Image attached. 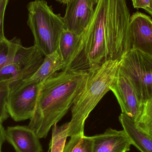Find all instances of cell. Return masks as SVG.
Returning a JSON list of instances; mask_svg holds the SVG:
<instances>
[{"instance_id":"cell-4","label":"cell","mask_w":152,"mask_h":152,"mask_svg":"<svg viewBox=\"0 0 152 152\" xmlns=\"http://www.w3.org/2000/svg\"><path fill=\"white\" fill-rule=\"evenodd\" d=\"M27 25L34 39V46L44 56L56 51L62 31L63 17L56 14L45 0H35L27 6Z\"/></svg>"},{"instance_id":"cell-6","label":"cell","mask_w":152,"mask_h":152,"mask_svg":"<svg viewBox=\"0 0 152 152\" xmlns=\"http://www.w3.org/2000/svg\"><path fill=\"white\" fill-rule=\"evenodd\" d=\"M41 86L24 81L11 83L7 110L15 121L30 119L33 117Z\"/></svg>"},{"instance_id":"cell-7","label":"cell","mask_w":152,"mask_h":152,"mask_svg":"<svg viewBox=\"0 0 152 152\" xmlns=\"http://www.w3.org/2000/svg\"><path fill=\"white\" fill-rule=\"evenodd\" d=\"M44 56L34 45L25 47L21 45L12 61L0 70V80L10 79L13 82L28 79L39 68Z\"/></svg>"},{"instance_id":"cell-23","label":"cell","mask_w":152,"mask_h":152,"mask_svg":"<svg viewBox=\"0 0 152 152\" xmlns=\"http://www.w3.org/2000/svg\"><path fill=\"white\" fill-rule=\"evenodd\" d=\"M2 123V122L0 121V152H1L2 145L5 140V130H4Z\"/></svg>"},{"instance_id":"cell-13","label":"cell","mask_w":152,"mask_h":152,"mask_svg":"<svg viewBox=\"0 0 152 152\" xmlns=\"http://www.w3.org/2000/svg\"><path fill=\"white\" fill-rule=\"evenodd\" d=\"M119 120L132 145L141 152H152V137L140 130L135 122L126 114L121 113Z\"/></svg>"},{"instance_id":"cell-1","label":"cell","mask_w":152,"mask_h":152,"mask_svg":"<svg viewBox=\"0 0 152 152\" xmlns=\"http://www.w3.org/2000/svg\"><path fill=\"white\" fill-rule=\"evenodd\" d=\"M127 8L126 0H98L88 25L80 35L75 57L65 71L88 72L109 60L124 30Z\"/></svg>"},{"instance_id":"cell-24","label":"cell","mask_w":152,"mask_h":152,"mask_svg":"<svg viewBox=\"0 0 152 152\" xmlns=\"http://www.w3.org/2000/svg\"><path fill=\"white\" fill-rule=\"evenodd\" d=\"M72 0H56L58 2L60 3L61 4H67L70 1Z\"/></svg>"},{"instance_id":"cell-18","label":"cell","mask_w":152,"mask_h":152,"mask_svg":"<svg viewBox=\"0 0 152 152\" xmlns=\"http://www.w3.org/2000/svg\"><path fill=\"white\" fill-rule=\"evenodd\" d=\"M70 138L63 152H93L92 137L76 136Z\"/></svg>"},{"instance_id":"cell-8","label":"cell","mask_w":152,"mask_h":152,"mask_svg":"<svg viewBox=\"0 0 152 152\" xmlns=\"http://www.w3.org/2000/svg\"><path fill=\"white\" fill-rule=\"evenodd\" d=\"M110 90L116 96L121 108V113L137 122L142 114L143 105L128 80L118 72Z\"/></svg>"},{"instance_id":"cell-19","label":"cell","mask_w":152,"mask_h":152,"mask_svg":"<svg viewBox=\"0 0 152 152\" xmlns=\"http://www.w3.org/2000/svg\"><path fill=\"white\" fill-rule=\"evenodd\" d=\"M142 112L137 126L146 134L152 137V98L143 104Z\"/></svg>"},{"instance_id":"cell-17","label":"cell","mask_w":152,"mask_h":152,"mask_svg":"<svg viewBox=\"0 0 152 152\" xmlns=\"http://www.w3.org/2000/svg\"><path fill=\"white\" fill-rule=\"evenodd\" d=\"M69 122L62 126H53L52 135L50 144V152H63L68 137Z\"/></svg>"},{"instance_id":"cell-21","label":"cell","mask_w":152,"mask_h":152,"mask_svg":"<svg viewBox=\"0 0 152 152\" xmlns=\"http://www.w3.org/2000/svg\"><path fill=\"white\" fill-rule=\"evenodd\" d=\"M9 0H0V41L6 39L4 30V22L5 10Z\"/></svg>"},{"instance_id":"cell-26","label":"cell","mask_w":152,"mask_h":152,"mask_svg":"<svg viewBox=\"0 0 152 152\" xmlns=\"http://www.w3.org/2000/svg\"><path fill=\"white\" fill-rule=\"evenodd\" d=\"M91 1H92V2L94 3V5H96V3H97V2H98V0H91Z\"/></svg>"},{"instance_id":"cell-11","label":"cell","mask_w":152,"mask_h":152,"mask_svg":"<svg viewBox=\"0 0 152 152\" xmlns=\"http://www.w3.org/2000/svg\"><path fill=\"white\" fill-rule=\"evenodd\" d=\"M5 140L16 152H42L43 148L35 132L28 126L9 127L5 130Z\"/></svg>"},{"instance_id":"cell-10","label":"cell","mask_w":152,"mask_h":152,"mask_svg":"<svg viewBox=\"0 0 152 152\" xmlns=\"http://www.w3.org/2000/svg\"><path fill=\"white\" fill-rule=\"evenodd\" d=\"M91 0H72L66 4L63 17L65 29L80 35L88 25L94 12Z\"/></svg>"},{"instance_id":"cell-25","label":"cell","mask_w":152,"mask_h":152,"mask_svg":"<svg viewBox=\"0 0 152 152\" xmlns=\"http://www.w3.org/2000/svg\"><path fill=\"white\" fill-rule=\"evenodd\" d=\"M147 12L148 13H150L151 15L152 16V0H151V6L150 7V9L147 11Z\"/></svg>"},{"instance_id":"cell-15","label":"cell","mask_w":152,"mask_h":152,"mask_svg":"<svg viewBox=\"0 0 152 152\" xmlns=\"http://www.w3.org/2000/svg\"><path fill=\"white\" fill-rule=\"evenodd\" d=\"M80 35L64 29L59 40L57 51L65 64L66 69L72 63L79 48Z\"/></svg>"},{"instance_id":"cell-12","label":"cell","mask_w":152,"mask_h":152,"mask_svg":"<svg viewBox=\"0 0 152 152\" xmlns=\"http://www.w3.org/2000/svg\"><path fill=\"white\" fill-rule=\"evenodd\" d=\"M92 137L93 152H127L132 145L124 130L109 128L103 134Z\"/></svg>"},{"instance_id":"cell-14","label":"cell","mask_w":152,"mask_h":152,"mask_svg":"<svg viewBox=\"0 0 152 152\" xmlns=\"http://www.w3.org/2000/svg\"><path fill=\"white\" fill-rule=\"evenodd\" d=\"M65 68V64L57 51L45 56L42 63L32 77L23 80L26 83L42 84L49 77Z\"/></svg>"},{"instance_id":"cell-22","label":"cell","mask_w":152,"mask_h":152,"mask_svg":"<svg viewBox=\"0 0 152 152\" xmlns=\"http://www.w3.org/2000/svg\"><path fill=\"white\" fill-rule=\"evenodd\" d=\"M136 9H143L147 11L151 6V0H131Z\"/></svg>"},{"instance_id":"cell-20","label":"cell","mask_w":152,"mask_h":152,"mask_svg":"<svg viewBox=\"0 0 152 152\" xmlns=\"http://www.w3.org/2000/svg\"><path fill=\"white\" fill-rule=\"evenodd\" d=\"M11 80H0V121L3 122L9 116L7 103L10 94V85Z\"/></svg>"},{"instance_id":"cell-5","label":"cell","mask_w":152,"mask_h":152,"mask_svg":"<svg viewBox=\"0 0 152 152\" xmlns=\"http://www.w3.org/2000/svg\"><path fill=\"white\" fill-rule=\"evenodd\" d=\"M119 74L128 80L143 105L152 98V56L132 49L121 60Z\"/></svg>"},{"instance_id":"cell-3","label":"cell","mask_w":152,"mask_h":152,"mask_svg":"<svg viewBox=\"0 0 152 152\" xmlns=\"http://www.w3.org/2000/svg\"><path fill=\"white\" fill-rule=\"evenodd\" d=\"M120 61L108 60L88 72L86 80L71 108L68 137L84 135L86 120L101 99L110 91L118 75Z\"/></svg>"},{"instance_id":"cell-16","label":"cell","mask_w":152,"mask_h":152,"mask_svg":"<svg viewBox=\"0 0 152 152\" xmlns=\"http://www.w3.org/2000/svg\"><path fill=\"white\" fill-rule=\"evenodd\" d=\"M21 45L20 40L17 37L10 40L6 38L0 41V70L12 61Z\"/></svg>"},{"instance_id":"cell-9","label":"cell","mask_w":152,"mask_h":152,"mask_svg":"<svg viewBox=\"0 0 152 152\" xmlns=\"http://www.w3.org/2000/svg\"><path fill=\"white\" fill-rule=\"evenodd\" d=\"M130 48L152 56V19L150 16L137 12L130 16Z\"/></svg>"},{"instance_id":"cell-2","label":"cell","mask_w":152,"mask_h":152,"mask_svg":"<svg viewBox=\"0 0 152 152\" xmlns=\"http://www.w3.org/2000/svg\"><path fill=\"white\" fill-rule=\"evenodd\" d=\"M88 72L62 70L41 84L34 115L28 126L39 139L66 114L85 84Z\"/></svg>"}]
</instances>
